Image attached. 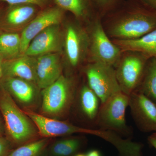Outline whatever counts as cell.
I'll use <instances>...</instances> for the list:
<instances>
[{"mask_svg": "<svg viewBox=\"0 0 156 156\" xmlns=\"http://www.w3.org/2000/svg\"><path fill=\"white\" fill-rule=\"evenodd\" d=\"M129 103V95L120 92L101 103L96 122L97 129L112 131L123 138L132 139L133 130L127 125L126 117Z\"/></svg>", "mask_w": 156, "mask_h": 156, "instance_id": "4", "label": "cell"}, {"mask_svg": "<svg viewBox=\"0 0 156 156\" xmlns=\"http://www.w3.org/2000/svg\"><path fill=\"white\" fill-rule=\"evenodd\" d=\"M0 110L5 121L7 138L13 147L15 148L39 139L36 126L18 107L13 98L2 85L0 87Z\"/></svg>", "mask_w": 156, "mask_h": 156, "instance_id": "2", "label": "cell"}, {"mask_svg": "<svg viewBox=\"0 0 156 156\" xmlns=\"http://www.w3.org/2000/svg\"><path fill=\"white\" fill-rule=\"evenodd\" d=\"M89 87L104 102L112 95L122 92L117 80L115 67L98 62H89L83 69Z\"/></svg>", "mask_w": 156, "mask_h": 156, "instance_id": "8", "label": "cell"}, {"mask_svg": "<svg viewBox=\"0 0 156 156\" xmlns=\"http://www.w3.org/2000/svg\"><path fill=\"white\" fill-rule=\"evenodd\" d=\"M100 16L107 15L116 10L126 0H93Z\"/></svg>", "mask_w": 156, "mask_h": 156, "instance_id": "24", "label": "cell"}, {"mask_svg": "<svg viewBox=\"0 0 156 156\" xmlns=\"http://www.w3.org/2000/svg\"><path fill=\"white\" fill-rule=\"evenodd\" d=\"M100 105V99L87 83L78 88L71 110L74 111L70 113L73 112L78 119L83 122L86 128L95 129Z\"/></svg>", "mask_w": 156, "mask_h": 156, "instance_id": "10", "label": "cell"}, {"mask_svg": "<svg viewBox=\"0 0 156 156\" xmlns=\"http://www.w3.org/2000/svg\"><path fill=\"white\" fill-rule=\"evenodd\" d=\"M145 5L156 10V0H138Z\"/></svg>", "mask_w": 156, "mask_h": 156, "instance_id": "28", "label": "cell"}, {"mask_svg": "<svg viewBox=\"0 0 156 156\" xmlns=\"http://www.w3.org/2000/svg\"><path fill=\"white\" fill-rule=\"evenodd\" d=\"M54 5L68 11L79 21H86L101 16L93 0H52Z\"/></svg>", "mask_w": 156, "mask_h": 156, "instance_id": "19", "label": "cell"}, {"mask_svg": "<svg viewBox=\"0 0 156 156\" xmlns=\"http://www.w3.org/2000/svg\"><path fill=\"white\" fill-rule=\"evenodd\" d=\"M61 55L50 53L35 57L36 84L39 89L47 88L62 75Z\"/></svg>", "mask_w": 156, "mask_h": 156, "instance_id": "14", "label": "cell"}, {"mask_svg": "<svg viewBox=\"0 0 156 156\" xmlns=\"http://www.w3.org/2000/svg\"><path fill=\"white\" fill-rule=\"evenodd\" d=\"M0 54L4 60L13 59L22 55L20 34L14 32H1Z\"/></svg>", "mask_w": 156, "mask_h": 156, "instance_id": "21", "label": "cell"}, {"mask_svg": "<svg viewBox=\"0 0 156 156\" xmlns=\"http://www.w3.org/2000/svg\"><path fill=\"white\" fill-rule=\"evenodd\" d=\"M100 16L92 20L88 30L89 62L104 63L115 67L122 56L120 48L110 40L101 21Z\"/></svg>", "mask_w": 156, "mask_h": 156, "instance_id": "6", "label": "cell"}, {"mask_svg": "<svg viewBox=\"0 0 156 156\" xmlns=\"http://www.w3.org/2000/svg\"><path fill=\"white\" fill-rule=\"evenodd\" d=\"M66 11L55 5L42 9L33 19L21 31V54L23 55L33 39L50 26L60 24Z\"/></svg>", "mask_w": 156, "mask_h": 156, "instance_id": "9", "label": "cell"}, {"mask_svg": "<svg viewBox=\"0 0 156 156\" xmlns=\"http://www.w3.org/2000/svg\"><path fill=\"white\" fill-rule=\"evenodd\" d=\"M87 156H101L100 152L97 150L89 151L87 154Z\"/></svg>", "mask_w": 156, "mask_h": 156, "instance_id": "29", "label": "cell"}, {"mask_svg": "<svg viewBox=\"0 0 156 156\" xmlns=\"http://www.w3.org/2000/svg\"><path fill=\"white\" fill-rule=\"evenodd\" d=\"M23 112L36 126L41 138L68 136L75 134H86L87 129L69 122L59 121L45 116L25 108Z\"/></svg>", "mask_w": 156, "mask_h": 156, "instance_id": "11", "label": "cell"}, {"mask_svg": "<svg viewBox=\"0 0 156 156\" xmlns=\"http://www.w3.org/2000/svg\"><path fill=\"white\" fill-rule=\"evenodd\" d=\"M14 149L8 138L0 135V156H8Z\"/></svg>", "mask_w": 156, "mask_h": 156, "instance_id": "26", "label": "cell"}, {"mask_svg": "<svg viewBox=\"0 0 156 156\" xmlns=\"http://www.w3.org/2000/svg\"><path fill=\"white\" fill-rule=\"evenodd\" d=\"M4 61V59L0 54V80H2L3 77V64Z\"/></svg>", "mask_w": 156, "mask_h": 156, "instance_id": "30", "label": "cell"}, {"mask_svg": "<svg viewBox=\"0 0 156 156\" xmlns=\"http://www.w3.org/2000/svg\"><path fill=\"white\" fill-rule=\"evenodd\" d=\"M63 44V32L60 24L50 26L33 39L23 54L33 57L50 53L62 54Z\"/></svg>", "mask_w": 156, "mask_h": 156, "instance_id": "13", "label": "cell"}, {"mask_svg": "<svg viewBox=\"0 0 156 156\" xmlns=\"http://www.w3.org/2000/svg\"><path fill=\"white\" fill-rule=\"evenodd\" d=\"M149 59L137 52L126 51L122 53L114 67L122 92L128 95L136 92L141 83Z\"/></svg>", "mask_w": 156, "mask_h": 156, "instance_id": "7", "label": "cell"}, {"mask_svg": "<svg viewBox=\"0 0 156 156\" xmlns=\"http://www.w3.org/2000/svg\"><path fill=\"white\" fill-rule=\"evenodd\" d=\"M147 141L150 146L156 150V131L153 132L148 137Z\"/></svg>", "mask_w": 156, "mask_h": 156, "instance_id": "27", "label": "cell"}, {"mask_svg": "<svg viewBox=\"0 0 156 156\" xmlns=\"http://www.w3.org/2000/svg\"><path fill=\"white\" fill-rule=\"evenodd\" d=\"M2 80V86L23 106H31L36 102L39 88L36 84L23 79L11 77H4Z\"/></svg>", "mask_w": 156, "mask_h": 156, "instance_id": "15", "label": "cell"}, {"mask_svg": "<svg viewBox=\"0 0 156 156\" xmlns=\"http://www.w3.org/2000/svg\"><path fill=\"white\" fill-rule=\"evenodd\" d=\"M2 125H1V122H0V135H1V131H2Z\"/></svg>", "mask_w": 156, "mask_h": 156, "instance_id": "32", "label": "cell"}, {"mask_svg": "<svg viewBox=\"0 0 156 156\" xmlns=\"http://www.w3.org/2000/svg\"><path fill=\"white\" fill-rule=\"evenodd\" d=\"M77 23L68 22L63 32V50L65 62L69 76L80 67L88 56L89 36L88 30Z\"/></svg>", "mask_w": 156, "mask_h": 156, "instance_id": "5", "label": "cell"}, {"mask_svg": "<svg viewBox=\"0 0 156 156\" xmlns=\"http://www.w3.org/2000/svg\"><path fill=\"white\" fill-rule=\"evenodd\" d=\"M36 63L35 57L24 54L13 59L4 60L3 64V77L20 78L37 85Z\"/></svg>", "mask_w": 156, "mask_h": 156, "instance_id": "17", "label": "cell"}, {"mask_svg": "<svg viewBox=\"0 0 156 156\" xmlns=\"http://www.w3.org/2000/svg\"><path fill=\"white\" fill-rule=\"evenodd\" d=\"M51 142L50 138H41L14 148L7 156H46Z\"/></svg>", "mask_w": 156, "mask_h": 156, "instance_id": "23", "label": "cell"}, {"mask_svg": "<svg viewBox=\"0 0 156 156\" xmlns=\"http://www.w3.org/2000/svg\"><path fill=\"white\" fill-rule=\"evenodd\" d=\"M131 116L137 128L142 132L156 131V104L145 95L135 92L129 95Z\"/></svg>", "mask_w": 156, "mask_h": 156, "instance_id": "12", "label": "cell"}, {"mask_svg": "<svg viewBox=\"0 0 156 156\" xmlns=\"http://www.w3.org/2000/svg\"><path fill=\"white\" fill-rule=\"evenodd\" d=\"M107 15L110 18L105 31L113 40L138 38L156 30V10L138 0L126 1Z\"/></svg>", "mask_w": 156, "mask_h": 156, "instance_id": "1", "label": "cell"}, {"mask_svg": "<svg viewBox=\"0 0 156 156\" xmlns=\"http://www.w3.org/2000/svg\"><path fill=\"white\" fill-rule=\"evenodd\" d=\"M66 136L50 144L46 156H74L87 147L88 140L84 136Z\"/></svg>", "mask_w": 156, "mask_h": 156, "instance_id": "20", "label": "cell"}, {"mask_svg": "<svg viewBox=\"0 0 156 156\" xmlns=\"http://www.w3.org/2000/svg\"><path fill=\"white\" fill-rule=\"evenodd\" d=\"M8 3L9 5L19 4H32L44 9L51 5L52 0H0V2Z\"/></svg>", "mask_w": 156, "mask_h": 156, "instance_id": "25", "label": "cell"}, {"mask_svg": "<svg viewBox=\"0 0 156 156\" xmlns=\"http://www.w3.org/2000/svg\"><path fill=\"white\" fill-rule=\"evenodd\" d=\"M112 41L122 53L132 51L141 53L149 58L156 57V30L138 38Z\"/></svg>", "mask_w": 156, "mask_h": 156, "instance_id": "18", "label": "cell"}, {"mask_svg": "<svg viewBox=\"0 0 156 156\" xmlns=\"http://www.w3.org/2000/svg\"><path fill=\"white\" fill-rule=\"evenodd\" d=\"M77 89L75 77L62 75L53 84L42 89L41 114L51 118L69 115Z\"/></svg>", "mask_w": 156, "mask_h": 156, "instance_id": "3", "label": "cell"}, {"mask_svg": "<svg viewBox=\"0 0 156 156\" xmlns=\"http://www.w3.org/2000/svg\"><path fill=\"white\" fill-rule=\"evenodd\" d=\"M136 92L142 93L156 104V57L149 59L141 83Z\"/></svg>", "mask_w": 156, "mask_h": 156, "instance_id": "22", "label": "cell"}, {"mask_svg": "<svg viewBox=\"0 0 156 156\" xmlns=\"http://www.w3.org/2000/svg\"><path fill=\"white\" fill-rule=\"evenodd\" d=\"M42 9L32 4L10 5L3 17L2 25L7 30H22Z\"/></svg>", "mask_w": 156, "mask_h": 156, "instance_id": "16", "label": "cell"}, {"mask_svg": "<svg viewBox=\"0 0 156 156\" xmlns=\"http://www.w3.org/2000/svg\"><path fill=\"white\" fill-rule=\"evenodd\" d=\"M74 156H87V155L82 153H80L76 154Z\"/></svg>", "mask_w": 156, "mask_h": 156, "instance_id": "31", "label": "cell"}]
</instances>
